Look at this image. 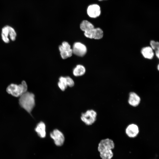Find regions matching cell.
<instances>
[{
  "label": "cell",
  "instance_id": "obj_1",
  "mask_svg": "<svg viewBox=\"0 0 159 159\" xmlns=\"http://www.w3.org/2000/svg\"><path fill=\"white\" fill-rule=\"evenodd\" d=\"M80 28L87 38L99 39L103 37V32L102 29L99 27L95 28L93 24L87 20L82 21L80 24Z\"/></svg>",
  "mask_w": 159,
  "mask_h": 159
},
{
  "label": "cell",
  "instance_id": "obj_2",
  "mask_svg": "<svg viewBox=\"0 0 159 159\" xmlns=\"http://www.w3.org/2000/svg\"><path fill=\"white\" fill-rule=\"evenodd\" d=\"M112 140L109 138L101 140L98 144V151L102 159H111L113 156L112 150L115 148Z\"/></svg>",
  "mask_w": 159,
  "mask_h": 159
},
{
  "label": "cell",
  "instance_id": "obj_3",
  "mask_svg": "<svg viewBox=\"0 0 159 159\" xmlns=\"http://www.w3.org/2000/svg\"><path fill=\"white\" fill-rule=\"evenodd\" d=\"M20 97L19 103L20 106L30 114L35 105L34 95L26 92Z\"/></svg>",
  "mask_w": 159,
  "mask_h": 159
},
{
  "label": "cell",
  "instance_id": "obj_4",
  "mask_svg": "<svg viewBox=\"0 0 159 159\" xmlns=\"http://www.w3.org/2000/svg\"><path fill=\"white\" fill-rule=\"evenodd\" d=\"M27 86L26 82L23 81L21 84L17 85L11 84L7 87L6 91L7 93L12 95L15 97H20L26 92Z\"/></svg>",
  "mask_w": 159,
  "mask_h": 159
},
{
  "label": "cell",
  "instance_id": "obj_5",
  "mask_svg": "<svg viewBox=\"0 0 159 159\" xmlns=\"http://www.w3.org/2000/svg\"><path fill=\"white\" fill-rule=\"evenodd\" d=\"M97 116L96 112L93 110H89L81 114V120L87 125H91L95 121Z\"/></svg>",
  "mask_w": 159,
  "mask_h": 159
},
{
  "label": "cell",
  "instance_id": "obj_6",
  "mask_svg": "<svg viewBox=\"0 0 159 159\" xmlns=\"http://www.w3.org/2000/svg\"><path fill=\"white\" fill-rule=\"evenodd\" d=\"M50 137L54 141L55 145L57 146H61L64 144L65 138L63 133L59 130L55 129L50 134Z\"/></svg>",
  "mask_w": 159,
  "mask_h": 159
},
{
  "label": "cell",
  "instance_id": "obj_7",
  "mask_svg": "<svg viewBox=\"0 0 159 159\" xmlns=\"http://www.w3.org/2000/svg\"><path fill=\"white\" fill-rule=\"evenodd\" d=\"M86 11L89 17L92 18H96L100 16V7L99 5L96 4H91L87 6Z\"/></svg>",
  "mask_w": 159,
  "mask_h": 159
},
{
  "label": "cell",
  "instance_id": "obj_8",
  "mask_svg": "<svg viewBox=\"0 0 159 159\" xmlns=\"http://www.w3.org/2000/svg\"><path fill=\"white\" fill-rule=\"evenodd\" d=\"M72 49L73 53L80 57L83 56L87 52L86 46L80 42H75L73 44Z\"/></svg>",
  "mask_w": 159,
  "mask_h": 159
},
{
  "label": "cell",
  "instance_id": "obj_9",
  "mask_svg": "<svg viewBox=\"0 0 159 159\" xmlns=\"http://www.w3.org/2000/svg\"><path fill=\"white\" fill-rule=\"evenodd\" d=\"M125 132L129 137L132 138H135L139 132V127L135 124H130L127 127Z\"/></svg>",
  "mask_w": 159,
  "mask_h": 159
},
{
  "label": "cell",
  "instance_id": "obj_10",
  "mask_svg": "<svg viewBox=\"0 0 159 159\" xmlns=\"http://www.w3.org/2000/svg\"><path fill=\"white\" fill-rule=\"evenodd\" d=\"M141 99L139 95L134 92H131L129 94L128 103L131 106L136 107L140 103Z\"/></svg>",
  "mask_w": 159,
  "mask_h": 159
},
{
  "label": "cell",
  "instance_id": "obj_11",
  "mask_svg": "<svg viewBox=\"0 0 159 159\" xmlns=\"http://www.w3.org/2000/svg\"><path fill=\"white\" fill-rule=\"evenodd\" d=\"M35 130L40 138H43L45 137L46 125L43 122L41 121L39 122L37 125Z\"/></svg>",
  "mask_w": 159,
  "mask_h": 159
},
{
  "label": "cell",
  "instance_id": "obj_12",
  "mask_svg": "<svg viewBox=\"0 0 159 159\" xmlns=\"http://www.w3.org/2000/svg\"><path fill=\"white\" fill-rule=\"evenodd\" d=\"M141 52L143 56L147 59H152L154 55L153 50L150 46H147L143 48L141 50Z\"/></svg>",
  "mask_w": 159,
  "mask_h": 159
},
{
  "label": "cell",
  "instance_id": "obj_13",
  "mask_svg": "<svg viewBox=\"0 0 159 159\" xmlns=\"http://www.w3.org/2000/svg\"><path fill=\"white\" fill-rule=\"evenodd\" d=\"M86 70L85 67L82 65L78 64L76 66L73 70L74 75L76 77L82 76L84 74Z\"/></svg>",
  "mask_w": 159,
  "mask_h": 159
},
{
  "label": "cell",
  "instance_id": "obj_14",
  "mask_svg": "<svg viewBox=\"0 0 159 159\" xmlns=\"http://www.w3.org/2000/svg\"><path fill=\"white\" fill-rule=\"evenodd\" d=\"M1 37L3 41L5 43H8L9 42L8 25L4 26L2 28Z\"/></svg>",
  "mask_w": 159,
  "mask_h": 159
},
{
  "label": "cell",
  "instance_id": "obj_15",
  "mask_svg": "<svg viewBox=\"0 0 159 159\" xmlns=\"http://www.w3.org/2000/svg\"><path fill=\"white\" fill-rule=\"evenodd\" d=\"M58 85L61 90L64 91L68 86L66 77H61L59 78Z\"/></svg>",
  "mask_w": 159,
  "mask_h": 159
},
{
  "label": "cell",
  "instance_id": "obj_16",
  "mask_svg": "<svg viewBox=\"0 0 159 159\" xmlns=\"http://www.w3.org/2000/svg\"><path fill=\"white\" fill-rule=\"evenodd\" d=\"M150 47L153 50L155 51L156 57L159 59V43L158 42L152 40L150 42Z\"/></svg>",
  "mask_w": 159,
  "mask_h": 159
},
{
  "label": "cell",
  "instance_id": "obj_17",
  "mask_svg": "<svg viewBox=\"0 0 159 159\" xmlns=\"http://www.w3.org/2000/svg\"><path fill=\"white\" fill-rule=\"evenodd\" d=\"M9 37L12 41L15 40L16 33L14 29L12 26L8 25Z\"/></svg>",
  "mask_w": 159,
  "mask_h": 159
},
{
  "label": "cell",
  "instance_id": "obj_18",
  "mask_svg": "<svg viewBox=\"0 0 159 159\" xmlns=\"http://www.w3.org/2000/svg\"><path fill=\"white\" fill-rule=\"evenodd\" d=\"M67 86L70 87H72L74 85V82L73 80L69 77H66Z\"/></svg>",
  "mask_w": 159,
  "mask_h": 159
},
{
  "label": "cell",
  "instance_id": "obj_19",
  "mask_svg": "<svg viewBox=\"0 0 159 159\" xmlns=\"http://www.w3.org/2000/svg\"><path fill=\"white\" fill-rule=\"evenodd\" d=\"M62 45L65 51H68L71 49L70 45L67 42H63Z\"/></svg>",
  "mask_w": 159,
  "mask_h": 159
},
{
  "label": "cell",
  "instance_id": "obj_20",
  "mask_svg": "<svg viewBox=\"0 0 159 159\" xmlns=\"http://www.w3.org/2000/svg\"><path fill=\"white\" fill-rule=\"evenodd\" d=\"M60 52L61 57L63 59H66L68 57L67 51H63Z\"/></svg>",
  "mask_w": 159,
  "mask_h": 159
},
{
  "label": "cell",
  "instance_id": "obj_21",
  "mask_svg": "<svg viewBox=\"0 0 159 159\" xmlns=\"http://www.w3.org/2000/svg\"><path fill=\"white\" fill-rule=\"evenodd\" d=\"M159 64H158L157 69L158 70H159Z\"/></svg>",
  "mask_w": 159,
  "mask_h": 159
},
{
  "label": "cell",
  "instance_id": "obj_22",
  "mask_svg": "<svg viewBox=\"0 0 159 159\" xmlns=\"http://www.w3.org/2000/svg\"><path fill=\"white\" fill-rule=\"evenodd\" d=\"M98 0L99 1H101L104 0Z\"/></svg>",
  "mask_w": 159,
  "mask_h": 159
}]
</instances>
